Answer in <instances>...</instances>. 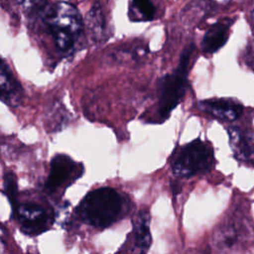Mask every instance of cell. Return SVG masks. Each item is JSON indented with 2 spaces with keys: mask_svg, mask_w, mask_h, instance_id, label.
Returning a JSON list of instances; mask_svg holds the SVG:
<instances>
[{
  "mask_svg": "<svg viewBox=\"0 0 254 254\" xmlns=\"http://www.w3.org/2000/svg\"><path fill=\"white\" fill-rule=\"evenodd\" d=\"M251 22H252V27H253V31H254V10L252 11V15H251Z\"/></svg>",
  "mask_w": 254,
  "mask_h": 254,
  "instance_id": "18",
  "label": "cell"
},
{
  "mask_svg": "<svg viewBox=\"0 0 254 254\" xmlns=\"http://www.w3.org/2000/svg\"><path fill=\"white\" fill-rule=\"evenodd\" d=\"M244 59L248 67L254 71V43H249Z\"/></svg>",
  "mask_w": 254,
  "mask_h": 254,
  "instance_id": "17",
  "label": "cell"
},
{
  "mask_svg": "<svg viewBox=\"0 0 254 254\" xmlns=\"http://www.w3.org/2000/svg\"><path fill=\"white\" fill-rule=\"evenodd\" d=\"M227 131L234 157L240 162L254 161V132L237 126H231Z\"/></svg>",
  "mask_w": 254,
  "mask_h": 254,
  "instance_id": "8",
  "label": "cell"
},
{
  "mask_svg": "<svg viewBox=\"0 0 254 254\" xmlns=\"http://www.w3.org/2000/svg\"><path fill=\"white\" fill-rule=\"evenodd\" d=\"M83 173L82 165L75 163L64 154H57L50 163L48 179L45 183V190L55 193L71 185Z\"/></svg>",
  "mask_w": 254,
  "mask_h": 254,
  "instance_id": "6",
  "label": "cell"
},
{
  "mask_svg": "<svg viewBox=\"0 0 254 254\" xmlns=\"http://www.w3.org/2000/svg\"><path fill=\"white\" fill-rule=\"evenodd\" d=\"M241 227L234 221H228L222 224L213 234V244L222 251H228L235 248L242 238Z\"/></svg>",
  "mask_w": 254,
  "mask_h": 254,
  "instance_id": "12",
  "label": "cell"
},
{
  "mask_svg": "<svg viewBox=\"0 0 254 254\" xmlns=\"http://www.w3.org/2000/svg\"><path fill=\"white\" fill-rule=\"evenodd\" d=\"M88 28L91 32V35L95 41H102L104 39V31L105 26L102 18L101 12L97 8H93L90 10L88 17Z\"/></svg>",
  "mask_w": 254,
  "mask_h": 254,
  "instance_id": "15",
  "label": "cell"
},
{
  "mask_svg": "<svg viewBox=\"0 0 254 254\" xmlns=\"http://www.w3.org/2000/svg\"><path fill=\"white\" fill-rule=\"evenodd\" d=\"M197 107L202 112L223 121H234L243 111V106L240 103L225 98L201 100L197 103Z\"/></svg>",
  "mask_w": 254,
  "mask_h": 254,
  "instance_id": "7",
  "label": "cell"
},
{
  "mask_svg": "<svg viewBox=\"0 0 254 254\" xmlns=\"http://www.w3.org/2000/svg\"><path fill=\"white\" fill-rule=\"evenodd\" d=\"M47 24L58 50L63 53H69L73 49L83 28L79 11L64 1L51 8Z\"/></svg>",
  "mask_w": 254,
  "mask_h": 254,
  "instance_id": "2",
  "label": "cell"
},
{
  "mask_svg": "<svg viewBox=\"0 0 254 254\" xmlns=\"http://www.w3.org/2000/svg\"><path fill=\"white\" fill-rule=\"evenodd\" d=\"M13 215H16L21 231L29 236H37L47 231L55 221L53 209L37 201L19 203Z\"/></svg>",
  "mask_w": 254,
  "mask_h": 254,
  "instance_id": "5",
  "label": "cell"
},
{
  "mask_svg": "<svg viewBox=\"0 0 254 254\" xmlns=\"http://www.w3.org/2000/svg\"><path fill=\"white\" fill-rule=\"evenodd\" d=\"M193 51V44L187 47L182 53L176 69L161 78L157 111L163 120L170 116L171 112L178 106L187 91L189 66Z\"/></svg>",
  "mask_w": 254,
  "mask_h": 254,
  "instance_id": "3",
  "label": "cell"
},
{
  "mask_svg": "<svg viewBox=\"0 0 254 254\" xmlns=\"http://www.w3.org/2000/svg\"><path fill=\"white\" fill-rule=\"evenodd\" d=\"M23 88L11 71L4 59L0 67V97L1 101L9 106H17L22 102Z\"/></svg>",
  "mask_w": 254,
  "mask_h": 254,
  "instance_id": "9",
  "label": "cell"
},
{
  "mask_svg": "<svg viewBox=\"0 0 254 254\" xmlns=\"http://www.w3.org/2000/svg\"><path fill=\"white\" fill-rule=\"evenodd\" d=\"M132 235V251L147 252L152 243V236L150 232V214L147 209H141L133 223Z\"/></svg>",
  "mask_w": 254,
  "mask_h": 254,
  "instance_id": "10",
  "label": "cell"
},
{
  "mask_svg": "<svg viewBox=\"0 0 254 254\" xmlns=\"http://www.w3.org/2000/svg\"><path fill=\"white\" fill-rule=\"evenodd\" d=\"M124 197L114 189L105 187L89 191L78 203L75 211L88 225L102 229L116 222L125 209Z\"/></svg>",
  "mask_w": 254,
  "mask_h": 254,
  "instance_id": "1",
  "label": "cell"
},
{
  "mask_svg": "<svg viewBox=\"0 0 254 254\" xmlns=\"http://www.w3.org/2000/svg\"><path fill=\"white\" fill-rule=\"evenodd\" d=\"M2 192L7 196L12 207V214L18 206V183L17 177L13 172H7L3 178Z\"/></svg>",
  "mask_w": 254,
  "mask_h": 254,
  "instance_id": "14",
  "label": "cell"
},
{
  "mask_svg": "<svg viewBox=\"0 0 254 254\" xmlns=\"http://www.w3.org/2000/svg\"><path fill=\"white\" fill-rule=\"evenodd\" d=\"M156 13L152 0H131L129 17L132 21H150Z\"/></svg>",
  "mask_w": 254,
  "mask_h": 254,
  "instance_id": "13",
  "label": "cell"
},
{
  "mask_svg": "<svg viewBox=\"0 0 254 254\" xmlns=\"http://www.w3.org/2000/svg\"><path fill=\"white\" fill-rule=\"evenodd\" d=\"M20 8L25 11H33L42 8L47 0H13Z\"/></svg>",
  "mask_w": 254,
  "mask_h": 254,
  "instance_id": "16",
  "label": "cell"
},
{
  "mask_svg": "<svg viewBox=\"0 0 254 254\" xmlns=\"http://www.w3.org/2000/svg\"><path fill=\"white\" fill-rule=\"evenodd\" d=\"M213 164L214 154L211 146L195 139L178 150L172 162V170L178 177L190 178L209 172Z\"/></svg>",
  "mask_w": 254,
  "mask_h": 254,
  "instance_id": "4",
  "label": "cell"
},
{
  "mask_svg": "<svg viewBox=\"0 0 254 254\" xmlns=\"http://www.w3.org/2000/svg\"><path fill=\"white\" fill-rule=\"evenodd\" d=\"M231 24V20L218 21L205 32L201 42V49L205 54H213L225 45Z\"/></svg>",
  "mask_w": 254,
  "mask_h": 254,
  "instance_id": "11",
  "label": "cell"
}]
</instances>
